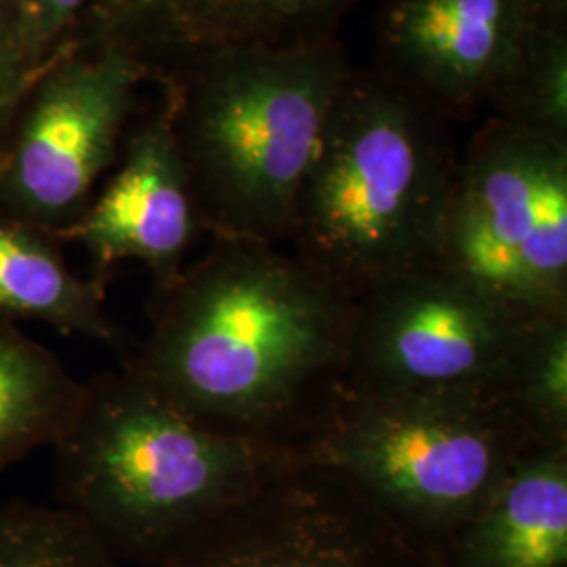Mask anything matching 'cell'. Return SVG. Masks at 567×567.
<instances>
[{"mask_svg": "<svg viewBox=\"0 0 567 567\" xmlns=\"http://www.w3.org/2000/svg\"><path fill=\"white\" fill-rule=\"evenodd\" d=\"M458 163L425 100L351 76L305 177L292 252L353 301L435 264Z\"/></svg>", "mask_w": 567, "mask_h": 567, "instance_id": "obj_4", "label": "cell"}, {"mask_svg": "<svg viewBox=\"0 0 567 567\" xmlns=\"http://www.w3.org/2000/svg\"><path fill=\"white\" fill-rule=\"evenodd\" d=\"M446 548L452 567H566L567 444L513 466Z\"/></svg>", "mask_w": 567, "mask_h": 567, "instance_id": "obj_12", "label": "cell"}, {"mask_svg": "<svg viewBox=\"0 0 567 567\" xmlns=\"http://www.w3.org/2000/svg\"><path fill=\"white\" fill-rule=\"evenodd\" d=\"M503 393L540 446L567 444V316L534 324Z\"/></svg>", "mask_w": 567, "mask_h": 567, "instance_id": "obj_16", "label": "cell"}, {"mask_svg": "<svg viewBox=\"0 0 567 567\" xmlns=\"http://www.w3.org/2000/svg\"><path fill=\"white\" fill-rule=\"evenodd\" d=\"M79 383L58 355L0 322V473L39 447L53 446L82 402Z\"/></svg>", "mask_w": 567, "mask_h": 567, "instance_id": "obj_14", "label": "cell"}, {"mask_svg": "<svg viewBox=\"0 0 567 567\" xmlns=\"http://www.w3.org/2000/svg\"><path fill=\"white\" fill-rule=\"evenodd\" d=\"M145 76L121 49L60 44L0 147V210L61 240L121 156Z\"/></svg>", "mask_w": 567, "mask_h": 567, "instance_id": "obj_8", "label": "cell"}, {"mask_svg": "<svg viewBox=\"0 0 567 567\" xmlns=\"http://www.w3.org/2000/svg\"><path fill=\"white\" fill-rule=\"evenodd\" d=\"M353 72L322 39L248 44L161 76L204 234L282 246Z\"/></svg>", "mask_w": 567, "mask_h": 567, "instance_id": "obj_2", "label": "cell"}, {"mask_svg": "<svg viewBox=\"0 0 567 567\" xmlns=\"http://www.w3.org/2000/svg\"><path fill=\"white\" fill-rule=\"evenodd\" d=\"M538 23L527 0H391L383 44L395 82L466 105L494 100Z\"/></svg>", "mask_w": 567, "mask_h": 567, "instance_id": "obj_11", "label": "cell"}, {"mask_svg": "<svg viewBox=\"0 0 567 567\" xmlns=\"http://www.w3.org/2000/svg\"><path fill=\"white\" fill-rule=\"evenodd\" d=\"M435 264L527 316H567L566 143L484 128L458 163Z\"/></svg>", "mask_w": 567, "mask_h": 567, "instance_id": "obj_6", "label": "cell"}, {"mask_svg": "<svg viewBox=\"0 0 567 567\" xmlns=\"http://www.w3.org/2000/svg\"><path fill=\"white\" fill-rule=\"evenodd\" d=\"M355 303L344 386L377 393H503L543 320L440 264L381 284Z\"/></svg>", "mask_w": 567, "mask_h": 567, "instance_id": "obj_9", "label": "cell"}, {"mask_svg": "<svg viewBox=\"0 0 567 567\" xmlns=\"http://www.w3.org/2000/svg\"><path fill=\"white\" fill-rule=\"evenodd\" d=\"M60 243L0 210V316L37 320L124 353L121 330L105 313L107 278L74 274Z\"/></svg>", "mask_w": 567, "mask_h": 567, "instance_id": "obj_13", "label": "cell"}, {"mask_svg": "<svg viewBox=\"0 0 567 567\" xmlns=\"http://www.w3.org/2000/svg\"><path fill=\"white\" fill-rule=\"evenodd\" d=\"M95 0H11L32 49L49 60Z\"/></svg>", "mask_w": 567, "mask_h": 567, "instance_id": "obj_19", "label": "cell"}, {"mask_svg": "<svg viewBox=\"0 0 567 567\" xmlns=\"http://www.w3.org/2000/svg\"><path fill=\"white\" fill-rule=\"evenodd\" d=\"M0 567H121L89 527L60 507L0 505Z\"/></svg>", "mask_w": 567, "mask_h": 567, "instance_id": "obj_17", "label": "cell"}, {"mask_svg": "<svg viewBox=\"0 0 567 567\" xmlns=\"http://www.w3.org/2000/svg\"><path fill=\"white\" fill-rule=\"evenodd\" d=\"M540 21H566L567 0H527Z\"/></svg>", "mask_w": 567, "mask_h": 567, "instance_id": "obj_20", "label": "cell"}, {"mask_svg": "<svg viewBox=\"0 0 567 567\" xmlns=\"http://www.w3.org/2000/svg\"><path fill=\"white\" fill-rule=\"evenodd\" d=\"M501 121L567 145L566 21H540L494 95Z\"/></svg>", "mask_w": 567, "mask_h": 567, "instance_id": "obj_15", "label": "cell"}, {"mask_svg": "<svg viewBox=\"0 0 567 567\" xmlns=\"http://www.w3.org/2000/svg\"><path fill=\"white\" fill-rule=\"evenodd\" d=\"M51 447L60 508L118 564L152 567L299 456L206 423L126 368L84 383L74 421Z\"/></svg>", "mask_w": 567, "mask_h": 567, "instance_id": "obj_3", "label": "cell"}, {"mask_svg": "<svg viewBox=\"0 0 567 567\" xmlns=\"http://www.w3.org/2000/svg\"><path fill=\"white\" fill-rule=\"evenodd\" d=\"M154 567H452L446 540L408 526L301 454L192 529Z\"/></svg>", "mask_w": 567, "mask_h": 567, "instance_id": "obj_7", "label": "cell"}, {"mask_svg": "<svg viewBox=\"0 0 567 567\" xmlns=\"http://www.w3.org/2000/svg\"><path fill=\"white\" fill-rule=\"evenodd\" d=\"M49 60L32 49L11 0H0V147Z\"/></svg>", "mask_w": 567, "mask_h": 567, "instance_id": "obj_18", "label": "cell"}, {"mask_svg": "<svg viewBox=\"0 0 567 567\" xmlns=\"http://www.w3.org/2000/svg\"><path fill=\"white\" fill-rule=\"evenodd\" d=\"M358 303L282 246L213 238L122 368L210 425L299 447L347 385Z\"/></svg>", "mask_w": 567, "mask_h": 567, "instance_id": "obj_1", "label": "cell"}, {"mask_svg": "<svg viewBox=\"0 0 567 567\" xmlns=\"http://www.w3.org/2000/svg\"><path fill=\"white\" fill-rule=\"evenodd\" d=\"M543 447L501 391L344 386L299 454L339 471L408 526L447 540Z\"/></svg>", "mask_w": 567, "mask_h": 567, "instance_id": "obj_5", "label": "cell"}, {"mask_svg": "<svg viewBox=\"0 0 567 567\" xmlns=\"http://www.w3.org/2000/svg\"><path fill=\"white\" fill-rule=\"evenodd\" d=\"M200 234L196 198L163 102L126 137L116 175L61 240L81 244L93 276L107 278L114 265L137 261L152 274L154 288H163L182 274Z\"/></svg>", "mask_w": 567, "mask_h": 567, "instance_id": "obj_10", "label": "cell"}]
</instances>
